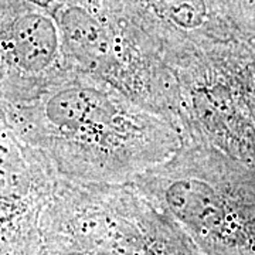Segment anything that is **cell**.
Wrapping results in <instances>:
<instances>
[{"label":"cell","mask_w":255,"mask_h":255,"mask_svg":"<svg viewBox=\"0 0 255 255\" xmlns=\"http://www.w3.org/2000/svg\"><path fill=\"white\" fill-rule=\"evenodd\" d=\"M241 179L217 147L184 143L130 184L201 243L241 248L253 243L255 209L250 184Z\"/></svg>","instance_id":"7a4b0ae2"},{"label":"cell","mask_w":255,"mask_h":255,"mask_svg":"<svg viewBox=\"0 0 255 255\" xmlns=\"http://www.w3.org/2000/svg\"><path fill=\"white\" fill-rule=\"evenodd\" d=\"M65 237L78 251L98 255H194L177 231L143 203L130 183L61 179Z\"/></svg>","instance_id":"277c9868"},{"label":"cell","mask_w":255,"mask_h":255,"mask_svg":"<svg viewBox=\"0 0 255 255\" xmlns=\"http://www.w3.org/2000/svg\"><path fill=\"white\" fill-rule=\"evenodd\" d=\"M95 10L75 0L61 10L58 28L75 70L108 82L174 122L176 77L172 67L135 18Z\"/></svg>","instance_id":"3957f363"},{"label":"cell","mask_w":255,"mask_h":255,"mask_svg":"<svg viewBox=\"0 0 255 255\" xmlns=\"http://www.w3.org/2000/svg\"><path fill=\"white\" fill-rule=\"evenodd\" d=\"M36 100L23 118L38 150L64 180L130 183L184 145L172 119L78 70Z\"/></svg>","instance_id":"6da1fadb"}]
</instances>
